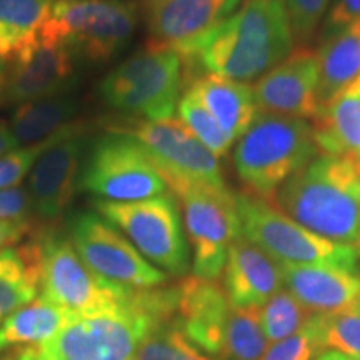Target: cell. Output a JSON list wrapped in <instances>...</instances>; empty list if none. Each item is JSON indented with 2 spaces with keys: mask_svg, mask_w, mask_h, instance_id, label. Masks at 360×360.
Wrapping results in <instances>:
<instances>
[{
  "mask_svg": "<svg viewBox=\"0 0 360 360\" xmlns=\"http://www.w3.org/2000/svg\"><path fill=\"white\" fill-rule=\"evenodd\" d=\"M319 154L312 124L307 120L257 114L237 141L233 167L244 192L269 202L287 179Z\"/></svg>",
  "mask_w": 360,
  "mask_h": 360,
  "instance_id": "obj_4",
  "label": "cell"
},
{
  "mask_svg": "<svg viewBox=\"0 0 360 360\" xmlns=\"http://www.w3.org/2000/svg\"><path fill=\"white\" fill-rule=\"evenodd\" d=\"M269 340L260 326V309H231L219 360H260Z\"/></svg>",
  "mask_w": 360,
  "mask_h": 360,
  "instance_id": "obj_28",
  "label": "cell"
},
{
  "mask_svg": "<svg viewBox=\"0 0 360 360\" xmlns=\"http://www.w3.org/2000/svg\"><path fill=\"white\" fill-rule=\"evenodd\" d=\"M12 360H67V359L56 357V355L44 352V350L39 349L37 345H34V347H24V349L15 350Z\"/></svg>",
  "mask_w": 360,
  "mask_h": 360,
  "instance_id": "obj_39",
  "label": "cell"
},
{
  "mask_svg": "<svg viewBox=\"0 0 360 360\" xmlns=\"http://www.w3.org/2000/svg\"><path fill=\"white\" fill-rule=\"evenodd\" d=\"M94 209L119 229L152 265L167 276L187 277L191 245L172 192L134 202L94 200Z\"/></svg>",
  "mask_w": 360,
  "mask_h": 360,
  "instance_id": "obj_8",
  "label": "cell"
},
{
  "mask_svg": "<svg viewBox=\"0 0 360 360\" xmlns=\"http://www.w3.org/2000/svg\"><path fill=\"white\" fill-rule=\"evenodd\" d=\"M80 188L98 200L134 202L169 192V186L141 143L125 134L105 132L85 154Z\"/></svg>",
  "mask_w": 360,
  "mask_h": 360,
  "instance_id": "obj_10",
  "label": "cell"
},
{
  "mask_svg": "<svg viewBox=\"0 0 360 360\" xmlns=\"http://www.w3.org/2000/svg\"><path fill=\"white\" fill-rule=\"evenodd\" d=\"M40 295L75 314L122 307L137 289L117 285L92 272L67 233H40Z\"/></svg>",
  "mask_w": 360,
  "mask_h": 360,
  "instance_id": "obj_11",
  "label": "cell"
},
{
  "mask_svg": "<svg viewBox=\"0 0 360 360\" xmlns=\"http://www.w3.org/2000/svg\"><path fill=\"white\" fill-rule=\"evenodd\" d=\"M222 276L225 294L236 309H260L283 283L282 265L244 236L229 249Z\"/></svg>",
  "mask_w": 360,
  "mask_h": 360,
  "instance_id": "obj_19",
  "label": "cell"
},
{
  "mask_svg": "<svg viewBox=\"0 0 360 360\" xmlns=\"http://www.w3.org/2000/svg\"><path fill=\"white\" fill-rule=\"evenodd\" d=\"M40 292V238L0 252V321Z\"/></svg>",
  "mask_w": 360,
  "mask_h": 360,
  "instance_id": "obj_25",
  "label": "cell"
},
{
  "mask_svg": "<svg viewBox=\"0 0 360 360\" xmlns=\"http://www.w3.org/2000/svg\"><path fill=\"white\" fill-rule=\"evenodd\" d=\"M319 98L321 105L360 79V19L323 35L319 47Z\"/></svg>",
  "mask_w": 360,
  "mask_h": 360,
  "instance_id": "obj_24",
  "label": "cell"
},
{
  "mask_svg": "<svg viewBox=\"0 0 360 360\" xmlns=\"http://www.w3.org/2000/svg\"><path fill=\"white\" fill-rule=\"evenodd\" d=\"M15 139H13V135L11 132V129H8V125L6 122H0V157L4 154H7V152L13 150V148H17Z\"/></svg>",
  "mask_w": 360,
  "mask_h": 360,
  "instance_id": "obj_40",
  "label": "cell"
},
{
  "mask_svg": "<svg viewBox=\"0 0 360 360\" xmlns=\"http://www.w3.org/2000/svg\"><path fill=\"white\" fill-rule=\"evenodd\" d=\"M186 69L179 53L147 45L112 69L97 85L107 107L124 117L172 119L186 92Z\"/></svg>",
  "mask_w": 360,
  "mask_h": 360,
  "instance_id": "obj_5",
  "label": "cell"
},
{
  "mask_svg": "<svg viewBox=\"0 0 360 360\" xmlns=\"http://www.w3.org/2000/svg\"><path fill=\"white\" fill-rule=\"evenodd\" d=\"M177 294V285L137 289L122 307L74 314L56 337L37 347L67 360H134L147 332L175 315Z\"/></svg>",
  "mask_w": 360,
  "mask_h": 360,
  "instance_id": "obj_3",
  "label": "cell"
},
{
  "mask_svg": "<svg viewBox=\"0 0 360 360\" xmlns=\"http://www.w3.org/2000/svg\"><path fill=\"white\" fill-rule=\"evenodd\" d=\"M242 236L281 265H327L360 274V250L307 231L267 200L236 193Z\"/></svg>",
  "mask_w": 360,
  "mask_h": 360,
  "instance_id": "obj_7",
  "label": "cell"
},
{
  "mask_svg": "<svg viewBox=\"0 0 360 360\" xmlns=\"http://www.w3.org/2000/svg\"><path fill=\"white\" fill-rule=\"evenodd\" d=\"M322 352L321 332L315 322V315L312 314L309 322L297 334L276 342L260 360H314Z\"/></svg>",
  "mask_w": 360,
  "mask_h": 360,
  "instance_id": "obj_33",
  "label": "cell"
},
{
  "mask_svg": "<svg viewBox=\"0 0 360 360\" xmlns=\"http://www.w3.org/2000/svg\"><path fill=\"white\" fill-rule=\"evenodd\" d=\"M79 110L80 102L70 94L22 103L13 112L8 129L19 147L34 146L75 122Z\"/></svg>",
  "mask_w": 360,
  "mask_h": 360,
  "instance_id": "obj_26",
  "label": "cell"
},
{
  "mask_svg": "<svg viewBox=\"0 0 360 360\" xmlns=\"http://www.w3.org/2000/svg\"><path fill=\"white\" fill-rule=\"evenodd\" d=\"M186 219L192 272L204 281L222 277L229 249L242 236L236 193L229 187H209L192 182H169Z\"/></svg>",
  "mask_w": 360,
  "mask_h": 360,
  "instance_id": "obj_9",
  "label": "cell"
},
{
  "mask_svg": "<svg viewBox=\"0 0 360 360\" xmlns=\"http://www.w3.org/2000/svg\"><path fill=\"white\" fill-rule=\"evenodd\" d=\"M312 312L304 307L289 290H278L260 310V326L269 342H281L297 334L309 322Z\"/></svg>",
  "mask_w": 360,
  "mask_h": 360,
  "instance_id": "obj_32",
  "label": "cell"
},
{
  "mask_svg": "<svg viewBox=\"0 0 360 360\" xmlns=\"http://www.w3.org/2000/svg\"><path fill=\"white\" fill-rule=\"evenodd\" d=\"M89 125L72 122L49 137L42 154L29 174L32 212L44 220L65 214L80 187V175L87 154Z\"/></svg>",
  "mask_w": 360,
  "mask_h": 360,
  "instance_id": "obj_15",
  "label": "cell"
},
{
  "mask_svg": "<svg viewBox=\"0 0 360 360\" xmlns=\"http://www.w3.org/2000/svg\"><path fill=\"white\" fill-rule=\"evenodd\" d=\"M314 315L323 349L339 350L360 360V299L337 312Z\"/></svg>",
  "mask_w": 360,
  "mask_h": 360,
  "instance_id": "obj_31",
  "label": "cell"
},
{
  "mask_svg": "<svg viewBox=\"0 0 360 360\" xmlns=\"http://www.w3.org/2000/svg\"><path fill=\"white\" fill-rule=\"evenodd\" d=\"M259 114L314 120L321 112L317 53L299 47L252 87Z\"/></svg>",
  "mask_w": 360,
  "mask_h": 360,
  "instance_id": "obj_17",
  "label": "cell"
},
{
  "mask_svg": "<svg viewBox=\"0 0 360 360\" xmlns=\"http://www.w3.org/2000/svg\"><path fill=\"white\" fill-rule=\"evenodd\" d=\"M187 89L200 98L232 142L247 132L259 114L252 85L245 82L204 72L193 77Z\"/></svg>",
  "mask_w": 360,
  "mask_h": 360,
  "instance_id": "obj_22",
  "label": "cell"
},
{
  "mask_svg": "<svg viewBox=\"0 0 360 360\" xmlns=\"http://www.w3.org/2000/svg\"><path fill=\"white\" fill-rule=\"evenodd\" d=\"M134 360H217L193 345L172 319L157 323L147 332Z\"/></svg>",
  "mask_w": 360,
  "mask_h": 360,
  "instance_id": "obj_29",
  "label": "cell"
},
{
  "mask_svg": "<svg viewBox=\"0 0 360 360\" xmlns=\"http://www.w3.org/2000/svg\"><path fill=\"white\" fill-rule=\"evenodd\" d=\"M294 42L282 0H245L214 30L197 56L195 67L247 84L289 57Z\"/></svg>",
  "mask_w": 360,
  "mask_h": 360,
  "instance_id": "obj_2",
  "label": "cell"
},
{
  "mask_svg": "<svg viewBox=\"0 0 360 360\" xmlns=\"http://www.w3.org/2000/svg\"><path fill=\"white\" fill-rule=\"evenodd\" d=\"M74 60L64 45L53 44L37 32L8 60L0 101L19 107L42 98L67 96L77 84Z\"/></svg>",
  "mask_w": 360,
  "mask_h": 360,
  "instance_id": "obj_16",
  "label": "cell"
},
{
  "mask_svg": "<svg viewBox=\"0 0 360 360\" xmlns=\"http://www.w3.org/2000/svg\"><path fill=\"white\" fill-rule=\"evenodd\" d=\"M30 231H32L30 219L0 220V252L8 247H15Z\"/></svg>",
  "mask_w": 360,
  "mask_h": 360,
  "instance_id": "obj_38",
  "label": "cell"
},
{
  "mask_svg": "<svg viewBox=\"0 0 360 360\" xmlns=\"http://www.w3.org/2000/svg\"><path fill=\"white\" fill-rule=\"evenodd\" d=\"M107 132L132 137L154 160L165 182H192L209 187H227L222 167L212 152L197 141L179 119L146 120L135 117L112 120Z\"/></svg>",
  "mask_w": 360,
  "mask_h": 360,
  "instance_id": "obj_12",
  "label": "cell"
},
{
  "mask_svg": "<svg viewBox=\"0 0 360 360\" xmlns=\"http://www.w3.org/2000/svg\"><path fill=\"white\" fill-rule=\"evenodd\" d=\"M139 19L135 0H56L39 34L74 58L103 64L130 42Z\"/></svg>",
  "mask_w": 360,
  "mask_h": 360,
  "instance_id": "obj_6",
  "label": "cell"
},
{
  "mask_svg": "<svg viewBox=\"0 0 360 360\" xmlns=\"http://www.w3.org/2000/svg\"><path fill=\"white\" fill-rule=\"evenodd\" d=\"M177 290L175 322L193 345L219 360L232 309L224 287L217 281L191 276L177 283Z\"/></svg>",
  "mask_w": 360,
  "mask_h": 360,
  "instance_id": "obj_18",
  "label": "cell"
},
{
  "mask_svg": "<svg viewBox=\"0 0 360 360\" xmlns=\"http://www.w3.org/2000/svg\"><path fill=\"white\" fill-rule=\"evenodd\" d=\"M7 69H8V62L6 60V58H2V57H0V96H2L4 85H6Z\"/></svg>",
  "mask_w": 360,
  "mask_h": 360,
  "instance_id": "obj_42",
  "label": "cell"
},
{
  "mask_svg": "<svg viewBox=\"0 0 360 360\" xmlns=\"http://www.w3.org/2000/svg\"><path fill=\"white\" fill-rule=\"evenodd\" d=\"M179 120L184 124L188 132L199 141L202 146L209 148L212 154L220 159L231 150L232 139L224 132L215 117L210 114L209 109L200 102V98L186 89L180 97L177 105Z\"/></svg>",
  "mask_w": 360,
  "mask_h": 360,
  "instance_id": "obj_30",
  "label": "cell"
},
{
  "mask_svg": "<svg viewBox=\"0 0 360 360\" xmlns=\"http://www.w3.org/2000/svg\"><path fill=\"white\" fill-rule=\"evenodd\" d=\"M47 142L49 139H45L34 146L17 147L0 157V191L19 187L22 180L29 177Z\"/></svg>",
  "mask_w": 360,
  "mask_h": 360,
  "instance_id": "obj_35",
  "label": "cell"
},
{
  "mask_svg": "<svg viewBox=\"0 0 360 360\" xmlns=\"http://www.w3.org/2000/svg\"><path fill=\"white\" fill-rule=\"evenodd\" d=\"M67 236L85 265L105 281L130 289H152L167 282V274L148 262L101 214H74L67 222Z\"/></svg>",
  "mask_w": 360,
  "mask_h": 360,
  "instance_id": "obj_14",
  "label": "cell"
},
{
  "mask_svg": "<svg viewBox=\"0 0 360 360\" xmlns=\"http://www.w3.org/2000/svg\"><path fill=\"white\" fill-rule=\"evenodd\" d=\"M283 215L327 240L360 250V165L319 154L269 200Z\"/></svg>",
  "mask_w": 360,
  "mask_h": 360,
  "instance_id": "obj_1",
  "label": "cell"
},
{
  "mask_svg": "<svg viewBox=\"0 0 360 360\" xmlns=\"http://www.w3.org/2000/svg\"><path fill=\"white\" fill-rule=\"evenodd\" d=\"M56 0H0V57L8 62L37 35Z\"/></svg>",
  "mask_w": 360,
  "mask_h": 360,
  "instance_id": "obj_27",
  "label": "cell"
},
{
  "mask_svg": "<svg viewBox=\"0 0 360 360\" xmlns=\"http://www.w3.org/2000/svg\"><path fill=\"white\" fill-rule=\"evenodd\" d=\"M75 312L39 295L0 323V354L42 345L64 328Z\"/></svg>",
  "mask_w": 360,
  "mask_h": 360,
  "instance_id": "obj_23",
  "label": "cell"
},
{
  "mask_svg": "<svg viewBox=\"0 0 360 360\" xmlns=\"http://www.w3.org/2000/svg\"><path fill=\"white\" fill-rule=\"evenodd\" d=\"M244 0H141L147 45L167 49L184 60L186 77L199 75L195 58L217 27L240 8Z\"/></svg>",
  "mask_w": 360,
  "mask_h": 360,
  "instance_id": "obj_13",
  "label": "cell"
},
{
  "mask_svg": "<svg viewBox=\"0 0 360 360\" xmlns=\"http://www.w3.org/2000/svg\"><path fill=\"white\" fill-rule=\"evenodd\" d=\"M312 129L321 154L345 157L360 165V79L322 103Z\"/></svg>",
  "mask_w": 360,
  "mask_h": 360,
  "instance_id": "obj_21",
  "label": "cell"
},
{
  "mask_svg": "<svg viewBox=\"0 0 360 360\" xmlns=\"http://www.w3.org/2000/svg\"><path fill=\"white\" fill-rule=\"evenodd\" d=\"M314 360H355V359L339 352V350H326V352L317 355Z\"/></svg>",
  "mask_w": 360,
  "mask_h": 360,
  "instance_id": "obj_41",
  "label": "cell"
},
{
  "mask_svg": "<svg viewBox=\"0 0 360 360\" xmlns=\"http://www.w3.org/2000/svg\"><path fill=\"white\" fill-rule=\"evenodd\" d=\"M32 214L29 193L25 188L15 187L0 191V220H22Z\"/></svg>",
  "mask_w": 360,
  "mask_h": 360,
  "instance_id": "obj_36",
  "label": "cell"
},
{
  "mask_svg": "<svg viewBox=\"0 0 360 360\" xmlns=\"http://www.w3.org/2000/svg\"><path fill=\"white\" fill-rule=\"evenodd\" d=\"M360 19V0H334L328 7L326 22H323V32H334L344 29L355 20Z\"/></svg>",
  "mask_w": 360,
  "mask_h": 360,
  "instance_id": "obj_37",
  "label": "cell"
},
{
  "mask_svg": "<svg viewBox=\"0 0 360 360\" xmlns=\"http://www.w3.org/2000/svg\"><path fill=\"white\" fill-rule=\"evenodd\" d=\"M283 283L312 314L342 310L360 299V274L327 265H282Z\"/></svg>",
  "mask_w": 360,
  "mask_h": 360,
  "instance_id": "obj_20",
  "label": "cell"
},
{
  "mask_svg": "<svg viewBox=\"0 0 360 360\" xmlns=\"http://www.w3.org/2000/svg\"><path fill=\"white\" fill-rule=\"evenodd\" d=\"M282 2L289 15L294 40L299 44H307L317 32L330 0H282Z\"/></svg>",
  "mask_w": 360,
  "mask_h": 360,
  "instance_id": "obj_34",
  "label": "cell"
}]
</instances>
